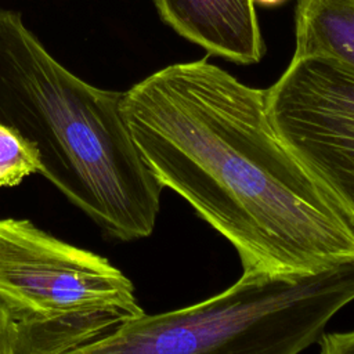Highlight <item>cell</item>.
I'll use <instances>...</instances> for the list:
<instances>
[{
    "instance_id": "obj_5",
    "label": "cell",
    "mask_w": 354,
    "mask_h": 354,
    "mask_svg": "<svg viewBox=\"0 0 354 354\" xmlns=\"http://www.w3.org/2000/svg\"><path fill=\"white\" fill-rule=\"evenodd\" d=\"M285 148L354 228V71L329 57H292L266 90Z\"/></svg>"
},
{
    "instance_id": "obj_4",
    "label": "cell",
    "mask_w": 354,
    "mask_h": 354,
    "mask_svg": "<svg viewBox=\"0 0 354 354\" xmlns=\"http://www.w3.org/2000/svg\"><path fill=\"white\" fill-rule=\"evenodd\" d=\"M0 301L18 354H66L144 314L108 259L21 218H0Z\"/></svg>"
},
{
    "instance_id": "obj_7",
    "label": "cell",
    "mask_w": 354,
    "mask_h": 354,
    "mask_svg": "<svg viewBox=\"0 0 354 354\" xmlns=\"http://www.w3.org/2000/svg\"><path fill=\"white\" fill-rule=\"evenodd\" d=\"M293 57H329L354 71V0H297Z\"/></svg>"
},
{
    "instance_id": "obj_10",
    "label": "cell",
    "mask_w": 354,
    "mask_h": 354,
    "mask_svg": "<svg viewBox=\"0 0 354 354\" xmlns=\"http://www.w3.org/2000/svg\"><path fill=\"white\" fill-rule=\"evenodd\" d=\"M0 354H18V333L15 324L0 301Z\"/></svg>"
},
{
    "instance_id": "obj_9",
    "label": "cell",
    "mask_w": 354,
    "mask_h": 354,
    "mask_svg": "<svg viewBox=\"0 0 354 354\" xmlns=\"http://www.w3.org/2000/svg\"><path fill=\"white\" fill-rule=\"evenodd\" d=\"M321 354H354V330L322 333Z\"/></svg>"
},
{
    "instance_id": "obj_11",
    "label": "cell",
    "mask_w": 354,
    "mask_h": 354,
    "mask_svg": "<svg viewBox=\"0 0 354 354\" xmlns=\"http://www.w3.org/2000/svg\"><path fill=\"white\" fill-rule=\"evenodd\" d=\"M286 0H253V3H259L264 7H275V6H279L282 3H285Z\"/></svg>"
},
{
    "instance_id": "obj_8",
    "label": "cell",
    "mask_w": 354,
    "mask_h": 354,
    "mask_svg": "<svg viewBox=\"0 0 354 354\" xmlns=\"http://www.w3.org/2000/svg\"><path fill=\"white\" fill-rule=\"evenodd\" d=\"M40 170L41 162L36 145L0 122V187L18 185L25 177Z\"/></svg>"
},
{
    "instance_id": "obj_2",
    "label": "cell",
    "mask_w": 354,
    "mask_h": 354,
    "mask_svg": "<svg viewBox=\"0 0 354 354\" xmlns=\"http://www.w3.org/2000/svg\"><path fill=\"white\" fill-rule=\"evenodd\" d=\"M123 91L95 87L59 64L24 24L0 8V122L39 151L40 174L105 234H152L163 187L122 116Z\"/></svg>"
},
{
    "instance_id": "obj_6",
    "label": "cell",
    "mask_w": 354,
    "mask_h": 354,
    "mask_svg": "<svg viewBox=\"0 0 354 354\" xmlns=\"http://www.w3.org/2000/svg\"><path fill=\"white\" fill-rule=\"evenodd\" d=\"M152 1L163 24L210 55L253 65L266 54L253 0Z\"/></svg>"
},
{
    "instance_id": "obj_1",
    "label": "cell",
    "mask_w": 354,
    "mask_h": 354,
    "mask_svg": "<svg viewBox=\"0 0 354 354\" xmlns=\"http://www.w3.org/2000/svg\"><path fill=\"white\" fill-rule=\"evenodd\" d=\"M145 165L239 254L243 272L311 274L354 260V228L277 137L266 90L207 58L123 91Z\"/></svg>"
},
{
    "instance_id": "obj_3",
    "label": "cell",
    "mask_w": 354,
    "mask_h": 354,
    "mask_svg": "<svg viewBox=\"0 0 354 354\" xmlns=\"http://www.w3.org/2000/svg\"><path fill=\"white\" fill-rule=\"evenodd\" d=\"M354 300V260L311 274L243 272L196 304L147 315L66 354H299Z\"/></svg>"
}]
</instances>
